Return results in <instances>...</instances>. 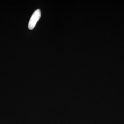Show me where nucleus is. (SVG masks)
<instances>
[{
  "label": "nucleus",
  "instance_id": "1",
  "mask_svg": "<svg viewBox=\"0 0 124 124\" xmlns=\"http://www.w3.org/2000/svg\"><path fill=\"white\" fill-rule=\"evenodd\" d=\"M41 16L40 10L37 9L34 11L29 20L28 23V28L30 30H32L35 26L36 24L39 20Z\"/></svg>",
  "mask_w": 124,
  "mask_h": 124
}]
</instances>
